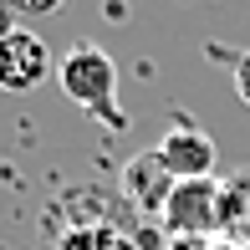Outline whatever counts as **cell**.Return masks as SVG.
I'll return each mask as SVG.
<instances>
[{
  "mask_svg": "<svg viewBox=\"0 0 250 250\" xmlns=\"http://www.w3.org/2000/svg\"><path fill=\"white\" fill-rule=\"evenodd\" d=\"M158 225L168 230V240H184V235L214 240L225 230V189H220V179H179L168 204H164V214H158Z\"/></svg>",
  "mask_w": 250,
  "mask_h": 250,
  "instance_id": "cell-2",
  "label": "cell"
},
{
  "mask_svg": "<svg viewBox=\"0 0 250 250\" xmlns=\"http://www.w3.org/2000/svg\"><path fill=\"white\" fill-rule=\"evenodd\" d=\"M158 158L168 164L174 179H214V138L194 123H174V128L158 138Z\"/></svg>",
  "mask_w": 250,
  "mask_h": 250,
  "instance_id": "cell-5",
  "label": "cell"
},
{
  "mask_svg": "<svg viewBox=\"0 0 250 250\" xmlns=\"http://www.w3.org/2000/svg\"><path fill=\"white\" fill-rule=\"evenodd\" d=\"M56 5H62V0H5L10 16H51Z\"/></svg>",
  "mask_w": 250,
  "mask_h": 250,
  "instance_id": "cell-7",
  "label": "cell"
},
{
  "mask_svg": "<svg viewBox=\"0 0 250 250\" xmlns=\"http://www.w3.org/2000/svg\"><path fill=\"white\" fill-rule=\"evenodd\" d=\"M56 250H138V245H133L112 220H77V225L62 230Z\"/></svg>",
  "mask_w": 250,
  "mask_h": 250,
  "instance_id": "cell-6",
  "label": "cell"
},
{
  "mask_svg": "<svg viewBox=\"0 0 250 250\" xmlns=\"http://www.w3.org/2000/svg\"><path fill=\"white\" fill-rule=\"evenodd\" d=\"M245 230H250V220H245Z\"/></svg>",
  "mask_w": 250,
  "mask_h": 250,
  "instance_id": "cell-10",
  "label": "cell"
},
{
  "mask_svg": "<svg viewBox=\"0 0 250 250\" xmlns=\"http://www.w3.org/2000/svg\"><path fill=\"white\" fill-rule=\"evenodd\" d=\"M5 31H16V26H10V16H5V0H0V36H5Z\"/></svg>",
  "mask_w": 250,
  "mask_h": 250,
  "instance_id": "cell-9",
  "label": "cell"
},
{
  "mask_svg": "<svg viewBox=\"0 0 250 250\" xmlns=\"http://www.w3.org/2000/svg\"><path fill=\"white\" fill-rule=\"evenodd\" d=\"M56 82H62V92L82 112L102 118L107 128H123V123H128L118 112V102H112V92H118V66H112V56L102 51L97 41H77V46L56 62Z\"/></svg>",
  "mask_w": 250,
  "mask_h": 250,
  "instance_id": "cell-1",
  "label": "cell"
},
{
  "mask_svg": "<svg viewBox=\"0 0 250 250\" xmlns=\"http://www.w3.org/2000/svg\"><path fill=\"white\" fill-rule=\"evenodd\" d=\"M235 92H240V102L250 107V51L235 56Z\"/></svg>",
  "mask_w": 250,
  "mask_h": 250,
  "instance_id": "cell-8",
  "label": "cell"
},
{
  "mask_svg": "<svg viewBox=\"0 0 250 250\" xmlns=\"http://www.w3.org/2000/svg\"><path fill=\"white\" fill-rule=\"evenodd\" d=\"M174 184H179V179L168 174V164L158 158V148L133 153L128 164H123V174H118L123 199H128L138 214H153V220L164 214V204H168V194H174Z\"/></svg>",
  "mask_w": 250,
  "mask_h": 250,
  "instance_id": "cell-4",
  "label": "cell"
},
{
  "mask_svg": "<svg viewBox=\"0 0 250 250\" xmlns=\"http://www.w3.org/2000/svg\"><path fill=\"white\" fill-rule=\"evenodd\" d=\"M51 77V46L36 31H5L0 36V92H36Z\"/></svg>",
  "mask_w": 250,
  "mask_h": 250,
  "instance_id": "cell-3",
  "label": "cell"
}]
</instances>
